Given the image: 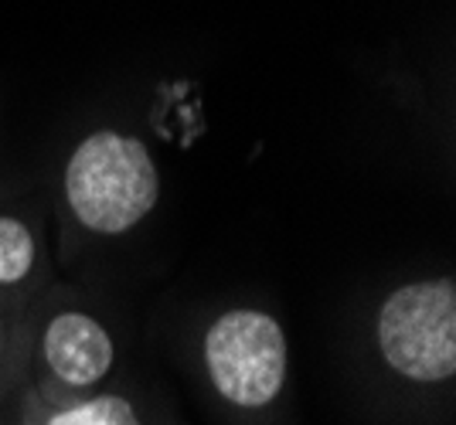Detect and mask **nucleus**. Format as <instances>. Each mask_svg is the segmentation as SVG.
Listing matches in <instances>:
<instances>
[{
    "label": "nucleus",
    "instance_id": "nucleus-1",
    "mask_svg": "<svg viewBox=\"0 0 456 425\" xmlns=\"http://www.w3.org/2000/svg\"><path fill=\"white\" fill-rule=\"evenodd\" d=\"M65 201L82 229L126 235L153 212L160 174L147 143L134 133L95 130L65 164Z\"/></svg>",
    "mask_w": 456,
    "mask_h": 425
},
{
    "label": "nucleus",
    "instance_id": "nucleus-2",
    "mask_svg": "<svg viewBox=\"0 0 456 425\" xmlns=\"http://www.w3.org/2000/svg\"><path fill=\"white\" fill-rule=\"evenodd\" d=\"M375 348L388 374L409 388L436 391L456 378L453 276L419 279L392 290L375 313Z\"/></svg>",
    "mask_w": 456,
    "mask_h": 425
},
{
    "label": "nucleus",
    "instance_id": "nucleus-3",
    "mask_svg": "<svg viewBox=\"0 0 456 425\" xmlns=\"http://www.w3.org/2000/svg\"><path fill=\"white\" fill-rule=\"evenodd\" d=\"M201 361L211 391L235 412L259 415L280 402L289 374V344L266 309L235 307L205 330Z\"/></svg>",
    "mask_w": 456,
    "mask_h": 425
},
{
    "label": "nucleus",
    "instance_id": "nucleus-4",
    "mask_svg": "<svg viewBox=\"0 0 456 425\" xmlns=\"http://www.w3.org/2000/svg\"><path fill=\"white\" fill-rule=\"evenodd\" d=\"M116 367V344L110 330L82 309H58L38 330L31 348V381L24 385L45 405L82 402L110 381Z\"/></svg>",
    "mask_w": 456,
    "mask_h": 425
},
{
    "label": "nucleus",
    "instance_id": "nucleus-5",
    "mask_svg": "<svg viewBox=\"0 0 456 425\" xmlns=\"http://www.w3.org/2000/svg\"><path fill=\"white\" fill-rule=\"evenodd\" d=\"M11 425H143L136 402L119 391H95L72 405H45L31 388L24 385L14 402V422Z\"/></svg>",
    "mask_w": 456,
    "mask_h": 425
},
{
    "label": "nucleus",
    "instance_id": "nucleus-6",
    "mask_svg": "<svg viewBox=\"0 0 456 425\" xmlns=\"http://www.w3.org/2000/svg\"><path fill=\"white\" fill-rule=\"evenodd\" d=\"M38 262V238L18 214H0V290H18Z\"/></svg>",
    "mask_w": 456,
    "mask_h": 425
},
{
    "label": "nucleus",
    "instance_id": "nucleus-7",
    "mask_svg": "<svg viewBox=\"0 0 456 425\" xmlns=\"http://www.w3.org/2000/svg\"><path fill=\"white\" fill-rule=\"evenodd\" d=\"M11 357H14V333H11V324L0 317V385H4V378H7Z\"/></svg>",
    "mask_w": 456,
    "mask_h": 425
},
{
    "label": "nucleus",
    "instance_id": "nucleus-8",
    "mask_svg": "<svg viewBox=\"0 0 456 425\" xmlns=\"http://www.w3.org/2000/svg\"><path fill=\"white\" fill-rule=\"evenodd\" d=\"M0 425H11V422H7V419H4V415H0Z\"/></svg>",
    "mask_w": 456,
    "mask_h": 425
}]
</instances>
